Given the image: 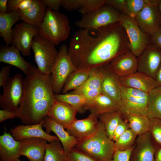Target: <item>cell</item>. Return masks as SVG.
Segmentation results:
<instances>
[{"label": "cell", "mask_w": 161, "mask_h": 161, "mask_svg": "<svg viewBox=\"0 0 161 161\" xmlns=\"http://www.w3.org/2000/svg\"><path fill=\"white\" fill-rule=\"evenodd\" d=\"M38 29L24 22L17 24L12 29V44L15 46L25 56L31 54L34 37L38 34Z\"/></svg>", "instance_id": "12"}, {"label": "cell", "mask_w": 161, "mask_h": 161, "mask_svg": "<svg viewBox=\"0 0 161 161\" xmlns=\"http://www.w3.org/2000/svg\"><path fill=\"white\" fill-rule=\"evenodd\" d=\"M97 117L103 124L107 135L112 140L114 131L123 117L122 113L119 110L113 111L100 114Z\"/></svg>", "instance_id": "32"}, {"label": "cell", "mask_w": 161, "mask_h": 161, "mask_svg": "<svg viewBox=\"0 0 161 161\" xmlns=\"http://www.w3.org/2000/svg\"><path fill=\"white\" fill-rule=\"evenodd\" d=\"M43 127L45 128V131L50 134L53 132L59 139L63 146L66 154L75 147L78 141L71 135L61 125L46 116L43 120Z\"/></svg>", "instance_id": "22"}, {"label": "cell", "mask_w": 161, "mask_h": 161, "mask_svg": "<svg viewBox=\"0 0 161 161\" xmlns=\"http://www.w3.org/2000/svg\"><path fill=\"white\" fill-rule=\"evenodd\" d=\"M38 29L39 34L55 45L67 39L70 32L71 27L65 15L47 8Z\"/></svg>", "instance_id": "4"}, {"label": "cell", "mask_w": 161, "mask_h": 161, "mask_svg": "<svg viewBox=\"0 0 161 161\" xmlns=\"http://www.w3.org/2000/svg\"><path fill=\"white\" fill-rule=\"evenodd\" d=\"M75 147L97 161H109L116 150L114 142L107 136L103 124L100 121L95 132L90 137L78 141Z\"/></svg>", "instance_id": "3"}, {"label": "cell", "mask_w": 161, "mask_h": 161, "mask_svg": "<svg viewBox=\"0 0 161 161\" xmlns=\"http://www.w3.org/2000/svg\"><path fill=\"white\" fill-rule=\"evenodd\" d=\"M133 147L125 150H116L109 161H129Z\"/></svg>", "instance_id": "41"}, {"label": "cell", "mask_w": 161, "mask_h": 161, "mask_svg": "<svg viewBox=\"0 0 161 161\" xmlns=\"http://www.w3.org/2000/svg\"><path fill=\"white\" fill-rule=\"evenodd\" d=\"M122 115L128 122L130 129L137 136L149 131L150 119L147 115L133 113Z\"/></svg>", "instance_id": "29"}, {"label": "cell", "mask_w": 161, "mask_h": 161, "mask_svg": "<svg viewBox=\"0 0 161 161\" xmlns=\"http://www.w3.org/2000/svg\"><path fill=\"white\" fill-rule=\"evenodd\" d=\"M150 0H125L121 11L124 14L135 19L137 14Z\"/></svg>", "instance_id": "35"}, {"label": "cell", "mask_w": 161, "mask_h": 161, "mask_svg": "<svg viewBox=\"0 0 161 161\" xmlns=\"http://www.w3.org/2000/svg\"><path fill=\"white\" fill-rule=\"evenodd\" d=\"M137 57V71L155 79L161 65V49L154 44L148 45Z\"/></svg>", "instance_id": "13"}, {"label": "cell", "mask_w": 161, "mask_h": 161, "mask_svg": "<svg viewBox=\"0 0 161 161\" xmlns=\"http://www.w3.org/2000/svg\"><path fill=\"white\" fill-rule=\"evenodd\" d=\"M119 22L128 38L130 51L137 57L148 46V34L141 29L135 19L124 14H121Z\"/></svg>", "instance_id": "10"}, {"label": "cell", "mask_w": 161, "mask_h": 161, "mask_svg": "<svg viewBox=\"0 0 161 161\" xmlns=\"http://www.w3.org/2000/svg\"><path fill=\"white\" fill-rule=\"evenodd\" d=\"M78 112L70 105L55 99L47 116L66 129L76 119Z\"/></svg>", "instance_id": "16"}, {"label": "cell", "mask_w": 161, "mask_h": 161, "mask_svg": "<svg viewBox=\"0 0 161 161\" xmlns=\"http://www.w3.org/2000/svg\"><path fill=\"white\" fill-rule=\"evenodd\" d=\"M147 115L149 119H161V86L148 93Z\"/></svg>", "instance_id": "31"}, {"label": "cell", "mask_w": 161, "mask_h": 161, "mask_svg": "<svg viewBox=\"0 0 161 161\" xmlns=\"http://www.w3.org/2000/svg\"><path fill=\"white\" fill-rule=\"evenodd\" d=\"M106 65L91 69L90 75L85 82L78 88L69 93L81 95L88 90L102 89Z\"/></svg>", "instance_id": "28"}, {"label": "cell", "mask_w": 161, "mask_h": 161, "mask_svg": "<svg viewBox=\"0 0 161 161\" xmlns=\"http://www.w3.org/2000/svg\"><path fill=\"white\" fill-rule=\"evenodd\" d=\"M101 88L102 93L111 98L118 105L121 100L120 85L117 77L110 71L109 64L105 65Z\"/></svg>", "instance_id": "26"}, {"label": "cell", "mask_w": 161, "mask_h": 161, "mask_svg": "<svg viewBox=\"0 0 161 161\" xmlns=\"http://www.w3.org/2000/svg\"><path fill=\"white\" fill-rule=\"evenodd\" d=\"M160 1L150 0L135 18L141 29L150 35L161 29V17L157 7Z\"/></svg>", "instance_id": "11"}, {"label": "cell", "mask_w": 161, "mask_h": 161, "mask_svg": "<svg viewBox=\"0 0 161 161\" xmlns=\"http://www.w3.org/2000/svg\"><path fill=\"white\" fill-rule=\"evenodd\" d=\"M46 7L51 10L58 11L61 6L62 0H42Z\"/></svg>", "instance_id": "45"}, {"label": "cell", "mask_w": 161, "mask_h": 161, "mask_svg": "<svg viewBox=\"0 0 161 161\" xmlns=\"http://www.w3.org/2000/svg\"><path fill=\"white\" fill-rule=\"evenodd\" d=\"M16 117V113L4 109L0 110V122L8 119Z\"/></svg>", "instance_id": "46"}, {"label": "cell", "mask_w": 161, "mask_h": 161, "mask_svg": "<svg viewBox=\"0 0 161 161\" xmlns=\"http://www.w3.org/2000/svg\"><path fill=\"white\" fill-rule=\"evenodd\" d=\"M117 78L121 86L138 89L148 93L159 86L154 78L138 71L124 77Z\"/></svg>", "instance_id": "21"}, {"label": "cell", "mask_w": 161, "mask_h": 161, "mask_svg": "<svg viewBox=\"0 0 161 161\" xmlns=\"http://www.w3.org/2000/svg\"><path fill=\"white\" fill-rule=\"evenodd\" d=\"M55 99L51 75H44L36 68L31 75L24 78L23 95L16 117L25 125L39 123Z\"/></svg>", "instance_id": "2"}, {"label": "cell", "mask_w": 161, "mask_h": 161, "mask_svg": "<svg viewBox=\"0 0 161 161\" xmlns=\"http://www.w3.org/2000/svg\"><path fill=\"white\" fill-rule=\"evenodd\" d=\"M2 87L0 107L3 109L16 113L23 95L24 78L20 74L17 73L10 77Z\"/></svg>", "instance_id": "9"}, {"label": "cell", "mask_w": 161, "mask_h": 161, "mask_svg": "<svg viewBox=\"0 0 161 161\" xmlns=\"http://www.w3.org/2000/svg\"><path fill=\"white\" fill-rule=\"evenodd\" d=\"M43 120L36 124L19 125L11 129L10 133L16 140L18 141L31 138H39L46 140L49 143L59 140L56 136L47 134L42 129Z\"/></svg>", "instance_id": "20"}, {"label": "cell", "mask_w": 161, "mask_h": 161, "mask_svg": "<svg viewBox=\"0 0 161 161\" xmlns=\"http://www.w3.org/2000/svg\"><path fill=\"white\" fill-rule=\"evenodd\" d=\"M65 154L59 140L47 143L44 161H66Z\"/></svg>", "instance_id": "33"}, {"label": "cell", "mask_w": 161, "mask_h": 161, "mask_svg": "<svg viewBox=\"0 0 161 161\" xmlns=\"http://www.w3.org/2000/svg\"><path fill=\"white\" fill-rule=\"evenodd\" d=\"M154 161H161V147L156 148Z\"/></svg>", "instance_id": "49"}, {"label": "cell", "mask_w": 161, "mask_h": 161, "mask_svg": "<svg viewBox=\"0 0 161 161\" xmlns=\"http://www.w3.org/2000/svg\"><path fill=\"white\" fill-rule=\"evenodd\" d=\"M91 69H77L72 72L67 78L61 91L64 94L75 90L82 85L88 78Z\"/></svg>", "instance_id": "30"}, {"label": "cell", "mask_w": 161, "mask_h": 161, "mask_svg": "<svg viewBox=\"0 0 161 161\" xmlns=\"http://www.w3.org/2000/svg\"><path fill=\"white\" fill-rule=\"evenodd\" d=\"M149 131L156 148L161 147V119H150Z\"/></svg>", "instance_id": "37"}, {"label": "cell", "mask_w": 161, "mask_h": 161, "mask_svg": "<svg viewBox=\"0 0 161 161\" xmlns=\"http://www.w3.org/2000/svg\"><path fill=\"white\" fill-rule=\"evenodd\" d=\"M155 79L158 82L159 86H161V65L156 75Z\"/></svg>", "instance_id": "50"}, {"label": "cell", "mask_w": 161, "mask_h": 161, "mask_svg": "<svg viewBox=\"0 0 161 161\" xmlns=\"http://www.w3.org/2000/svg\"><path fill=\"white\" fill-rule=\"evenodd\" d=\"M11 66L8 65L3 66L0 72V87H3L7 81L10 77Z\"/></svg>", "instance_id": "44"}, {"label": "cell", "mask_w": 161, "mask_h": 161, "mask_svg": "<svg viewBox=\"0 0 161 161\" xmlns=\"http://www.w3.org/2000/svg\"><path fill=\"white\" fill-rule=\"evenodd\" d=\"M55 99L68 103L76 109L78 112L83 113V107L89 100L83 95L67 93L64 94H55Z\"/></svg>", "instance_id": "34"}, {"label": "cell", "mask_w": 161, "mask_h": 161, "mask_svg": "<svg viewBox=\"0 0 161 161\" xmlns=\"http://www.w3.org/2000/svg\"><path fill=\"white\" fill-rule=\"evenodd\" d=\"M121 14L106 4L93 12L83 15L75 22L80 29H96L119 22Z\"/></svg>", "instance_id": "6"}, {"label": "cell", "mask_w": 161, "mask_h": 161, "mask_svg": "<svg viewBox=\"0 0 161 161\" xmlns=\"http://www.w3.org/2000/svg\"><path fill=\"white\" fill-rule=\"evenodd\" d=\"M153 43L161 49V29L151 35Z\"/></svg>", "instance_id": "47"}, {"label": "cell", "mask_w": 161, "mask_h": 161, "mask_svg": "<svg viewBox=\"0 0 161 161\" xmlns=\"http://www.w3.org/2000/svg\"><path fill=\"white\" fill-rule=\"evenodd\" d=\"M46 7L42 0H32L28 8L18 12L20 20L38 29L45 16Z\"/></svg>", "instance_id": "23"}, {"label": "cell", "mask_w": 161, "mask_h": 161, "mask_svg": "<svg viewBox=\"0 0 161 161\" xmlns=\"http://www.w3.org/2000/svg\"><path fill=\"white\" fill-rule=\"evenodd\" d=\"M84 109L97 117L108 112L118 110V105L111 98L102 93L89 100L84 106Z\"/></svg>", "instance_id": "24"}, {"label": "cell", "mask_w": 161, "mask_h": 161, "mask_svg": "<svg viewBox=\"0 0 161 161\" xmlns=\"http://www.w3.org/2000/svg\"><path fill=\"white\" fill-rule=\"evenodd\" d=\"M16 161H21V160L19 159H17Z\"/></svg>", "instance_id": "52"}, {"label": "cell", "mask_w": 161, "mask_h": 161, "mask_svg": "<svg viewBox=\"0 0 161 161\" xmlns=\"http://www.w3.org/2000/svg\"><path fill=\"white\" fill-rule=\"evenodd\" d=\"M137 136L129 129L114 142L116 150H125L133 146Z\"/></svg>", "instance_id": "36"}, {"label": "cell", "mask_w": 161, "mask_h": 161, "mask_svg": "<svg viewBox=\"0 0 161 161\" xmlns=\"http://www.w3.org/2000/svg\"><path fill=\"white\" fill-rule=\"evenodd\" d=\"M68 49L66 44L61 46L52 68L51 75L55 94L61 92L69 76L77 69L68 53Z\"/></svg>", "instance_id": "7"}, {"label": "cell", "mask_w": 161, "mask_h": 161, "mask_svg": "<svg viewBox=\"0 0 161 161\" xmlns=\"http://www.w3.org/2000/svg\"><path fill=\"white\" fill-rule=\"evenodd\" d=\"M82 1L83 0H62L61 6L68 11L79 10Z\"/></svg>", "instance_id": "43"}, {"label": "cell", "mask_w": 161, "mask_h": 161, "mask_svg": "<svg viewBox=\"0 0 161 161\" xmlns=\"http://www.w3.org/2000/svg\"><path fill=\"white\" fill-rule=\"evenodd\" d=\"M120 87L121 100L118 106L122 114L133 113L147 115L148 93L120 85Z\"/></svg>", "instance_id": "8"}, {"label": "cell", "mask_w": 161, "mask_h": 161, "mask_svg": "<svg viewBox=\"0 0 161 161\" xmlns=\"http://www.w3.org/2000/svg\"><path fill=\"white\" fill-rule=\"evenodd\" d=\"M19 141L5 131L0 136V156L1 161H16L19 154Z\"/></svg>", "instance_id": "25"}, {"label": "cell", "mask_w": 161, "mask_h": 161, "mask_svg": "<svg viewBox=\"0 0 161 161\" xmlns=\"http://www.w3.org/2000/svg\"><path fill=\"white\" fill-rule=\"evenodd\" d=\"M19 20L20 15L18 11L0 13V36L6 46L12 44V27Z\"/></svg>", "instance_id": "27"}, {"label": "cell", "mask_w": 161, "mask_h": 161, "mask_svg": "<svg viewBox=\"0 0 161 161\" xmlns=\"http://www.w3.org/2000/svg\"><path fill=\"white\" fill-rule=\"evenodd\" d=\"M129 129V126L128 122L123 117L114 131L112 140L114 142L121 135Z\"/></svg>", "instance_id": "42"}, {"label": "cell", "mask_w": 161, "mask_h": 161, "mask_svg": "<svg viewBox=\"0 0 161 161\" xmlns=\"http://www.w3.org/2000/svg\"><path fill=\"white\" fill-rule=\"evenodd\" d=\"M7 0H0V13H5L7 12Z\"/></svg>", "instance_id": "48"}, {"label": "cell", "mask_w": 161, "mask_h": 161, "mask_svg": "<svg viewBox=\"0 0 161 161\" xmlns=\"http://www.w3.org/2000/svg\"><path fill=\"white\" fill-rule=\"evenodd\" d=\"M20 52L13 44L10 46L1 45L0 48V62L16 67L26 76H29L33 73L36 67L24 60Z\"/></svg>", "instance_id": "14"}, {"label": "cell", "mask_w": 161, "mask_h": 161, "mask_svg": "<svg viewBox=\"0 0 161 161\" xmlns=\"http://www.w3.org/2000/svg\"><path fill=\"white\" fill-rule=\"evenodd\" d=\"M156 148L149 131L137 136L129 161H154Z\"/></svg>", "instance_id": "15"}, {"label": "cell", "mask_w": 161, "mask_h": 161, "mask_svg": "<svg viewBox=\"0 0 161 161\" xmlns=\"http://www.w3.org/2000/svg\"><path fill=\"white\" fill-rule=\"evenodd\" d=\"M32 0H9L7 3L8 13L24 10L29 7Z\"/></svg>", "instance_id": "40"}, {"label": "cell", "mask_w": 161, "mask_h": 161, "mask_svg": "<svg viewBox=\"0 0 161 161\" xmlns=\"http://www.w3.org/2000/svg\"><path fill=\"white\" fill-rule=\"evenodd\" d=\"M99 123L97 117L90 114L85 118L75 119L66 130L78 141L94 134L97 130Z\"/></svg>", "instance_id": "17"}, {"label": "cell", "mask_w": 161, "mask_h": 161, "mask_svg": "<svg viewBox=\"0 0 161 161\" xmlns=\"http://www.w3.org/2000/svg\"><path fill=\"white\" fill-rule=\"evenodd\" d=\"M66 161H97L82 151L75 147L66 155Z\"/></svg>", "instance_id": "39"}, {"label": "cell", "mask_w": 161, "mask_h": 161, "mask_svg": "<svg viewBox=\"0 0 161 161\" xmlns=\"http://www.w3.org/2000/svg\"><path fill=\"white\" fill-rule=\"evenodd\" d=\"M157 7L160 16L161 17V0H160V1H159Z\"/></svg>", "instance_id": "51"}, {"label": "cell", "mask_w": 161, "mask_h": 161, "mask_svg": "<svg viewBox=\"0 0 161 161\" xmlns=\"http://www.w3.org/2000/svg\"><path fill=\"white\" fill-rule=\"evenodd\" d=\"M106 4L105 0H83L78 11L82 15L94 11Z\"/></svg>", "instance_id": "38"}, {"label": "cell", "mask_w": 161, "mask_h": 161, "mask_svg": "<svg viewBox=\"0 0 161 161\" xmlns=\"http://www.w3.org/2000/svg\"><path fill=\"white\" fill-rule=\"evenodd\" d=\"M110 69L118 78L124 77L137 71V58L130 51L121 54L109 64Z\"/></svg>", "instance_id": "18"}, {"label": "cell", "mask_w": 161, "mask_h": 161, "mask_svg": "<svg viewBox=\"0 0 161 161\" xmlns=\"http://www.w3.org/2000/svg\"><path fill=\"white\" fill-rule=\"evenodd\" d=\"M118 22L96 29H80L72 38L68 52L77 69H91L109 64L130 50Z\"/></svg>", "instance_id": "1"}, {"label": "cell", "mask_w": 161, "mask_h": 161, "mask_svg": "<svg viewBox=\"0 0 161 161\" xmlns=\"http://www.w3.org/2000/svg\"><path fill=\"white\" fill-rule=\"evenodd\" d=\"M47 141L39 138H31L19 141V154L30 161H44Z\"/></svg>", "instance_id": "19"}, {"label": "cell", "mask_w": 161, "mask_h": 161, "mask_svg": "<svg viewBox=\"0 0 161 161\" xmlns=\"http://www.w3.org/2000/svg\"><path fill=\"white\" fill-rule=\"evenodd\" d=\"M55 45L48 39L38 34L34 38L32 49L39 71L47 75H51L58 51Z\"/></svg>", "instance_id": "5"}]
</instances>
